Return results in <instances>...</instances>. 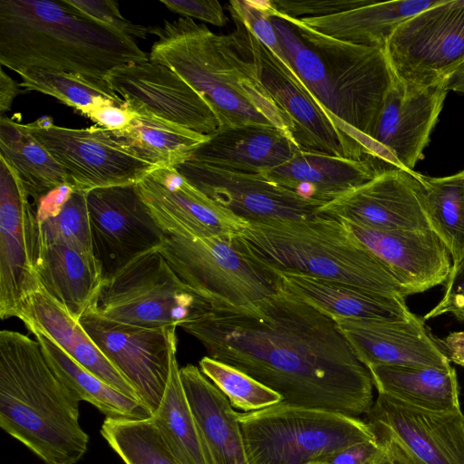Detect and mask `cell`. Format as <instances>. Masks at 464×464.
I'll list each match as a JSON object with an SVG mask.
<instances>
[{
  "label": "cell",
  "mask_w": 464,
  "mask_h": 464,
  "mask_svg": "<svg viewBox=\"0 0 464 464\" xmlns=\"http://www.w3.org/2000/svg\"><path fill=\"white\" fill-rule=\"evenodd\" d=\"M15 72L25 91H36L53 96L74 108L82 115L103 104L125 106V102L112 92L90 82L82 76L41 68H23Z\"/></svg>",
  "instance_id": "cell-37"
},
{
  "label": "cell",
  "mask_w": 464,
  "mask_h": 464,
  "mask_svg": "<svg viewBox=\"0 0 464 464\" xmlns=\"http://www.w3.org/2000/svg\"><path fill=\"white\" fill-rule=\"evenodd\" d=\"M231 16L262 83L293 122L292 136L298 148L355 160L368 159L356 132L324 109L294 69L285 66L237 16Z\"/></svg>",
  "instance_id": "cell-11"
},
{
  "label": "cell",
  "mask_w": 464,
  "mask_h": 464,
  "mask_svg": "<svg viewBox=\"0 0 464 464\" xmlns=\"http://www.w3.org/2000/svg\"><path fill=\"white\" fill-rule=\"evenodd\" d=\"M378 450L379 442L375 439L348 446L309 464H366Z\"/></svg>",
  "instance_id": "cell-48"
},
{
  "label": "cell",
  "mask_w": 464,
  "mask_h": 464,
  "mask_svg": "<svg viewBox=\"0 0 464 464\" xmlns=\"http://www.w3.org/2000/svg\"><path fill=\"white\" fill-rule=\"evenodd\" d=\"M448 313L459 321H464V256L452 264L443 297L423 319H432Z\"/></svg>",
  "instance_id": "cell-45"
},
{
  "label": "cell",
  "mask_w": 464,
  "mask_h": 464,
  "mask_svg": "<svg viewBox=\"0 0 464 464\" xmlns=\"http://www.w3.org/2000/svg\"><path fill=\"white\" fill-rule=\"evenodd\" d=\"M79 397L58 377L41 344L19 332H0V427L46 464H76L88 434Z\"/></svg>",
  "instance_id": "cell-4"
},
{
  "label": "cell",
  "mask_w": 464,
  "mask_h": 464,
  "mask_svg": "<svg viewBox=\"0 0 464 464\" xmlns=\"http://www.w3.org/2000/svg\"><path fill=\"white\" fill-rule=\"evenodd\" d=\"M447 92L444 82L420 86L395 76L369 135L368 157L382 171H414Z\"/></svg>",
  "instance_id": "cell-13"
},
{
  "label": "cell",
  "mask_w": 464,
  "mask_h": 464,
  "mask_svg": "<svg viewBox=\"0 0 464 464\" xmlns=\"http://www.w3.org/2000/svg\"><path fill=\"white\" fill-rule=\"evenodd\" d=\"M277 274L284 291L334 319L408 320L413 314L408 309L405 298L309 275Z\"/></svg>",
  "instance_id": "cell-28"
},
{
  "label": "cell",
  "mask_w": 464,
  "mask_h": 464,
  "mask_svg": "<svg viewBox=\"0 0 464 464\" xmlns=\"http://www.w3.org/2000/svg\"><path fill=\"white\" fill-rule=\"evenodd\" d=\"M179 372L208 464H247L238 412L228 399L197 366Z\"/></svg>",
  "instance_id": "cell-27"
},
{
  "label": "cell",
  "mask_w": 464,
  "mask_h": 464,
  "mask_svg": "<svg viewBox=\"0 0 464 464\" xmlns=\"http://www.w3.org/2000/svg\"><path fill=\"white\" fill-rule=\"evenodd\" d=\"M442 1H375L371 5L331 16L298 20L334 39L385 51L390 37L402 23Z\"/></svg>",
  "instance_id": "cell-31"
},
{
  "label": "cell",
  "mask_w": 464,
  "mask_h": 464,
  "mask_svg": "<svg viewBox=\"0 0 464 464\" xmlns=\"http://www.w3.org/2000/svg\"><path fill=\"white\" fill-rule=\"evenodd\" d=\"M174 169L214 203L248 224L312 218L324 205L261 174L233 172L188 160Z\"/></svg>",
  "instance_id": "cell-17"
},
{
  "label": "cell",
  "mask_w": 464,
  "mask_h": 464,
  "mask_svg": "<svg viewBox=\"0 0 464 464\" xmlns=\"http://www.w3.org/2000/svg\"><path fill=\"white\" fill-rule=\"evenodd\" d=\"M136 185L166 236L232 238L249 225L214 203L174 168H158Z\"/></svg>",
  "instance_id": "cell-19"
},
{
  "label": "cell",
  "mask_w": 464,
  "mask_h": 464,
  "mask_svg": "<svg viewBox=\"0 0 464 464\" xmlns=\"http://www.w3.org/2000/svg\"><path fill=\"white\" fill-rule=\"evenodd\" d=\"M0 157L16 171L34 204L53 188L68 184L61 166L25 124L5 116L0 117Z\"/></svg>",
  "instance_id": "cell-33"
},
{
  "label": "cell",
  "mask_w": 464,
  "mask_h": 464,
  "mask_svg": "<svg viewBox=\"0 0 464 464\" xmlns=\"http://www.w3.org/2000/svg\"><path fill=\"white\" fill-rule=\"evenodd\" d=\"M274 16L287 21L321 57L338 106V116L356 132L369 159V135L395 79L385 52L334 39L298 19Z\"/></svg>",
  "instance_id": "cell-9"
},
{
  "label": "cell",
  "mask_w": 464,
  "mask_h": 464,
  "mask_svg": "<svg viewBox=\"0 0 464 464\" xmlns=\"http://www.w3.org/2000/svg\"><path fill=\"white\" fill-rule=\"evenodd\" d=\"M180 327L285 403L353 417L372 406L371 373L335 320L282 288L244 306L208 302Z\"/></svg>",
  "instance_id": "cell-1"
},
{
  "label": "cell",
  "mask_w": 464,
  "mask_h": 464,
  "mask_svg": "<svg viewBox=\"0 0 464 464\" xmlns=\"http://www.w3.org/2000/svg\"><path fill=\"white\" fill-rule=\"evenodd\" d=\"M272 24L295 72L314 98L339 118L338 106L321 57L301 39L287 21L272 16Z\"/></svg>",
  "instance_id": "cell-39"
},
{
  "label": "cell",
  "mask_w": 464,
  "mask_h": 464,
  "mask_svg": "<svg viewBox=\"0 0 464 464\" xmlns=\"http://www.w3.org/2000/svg\"><path fill=\"white\" fill-rule=\"evenodd\" d=\"M202 373L228 399L233 408L245 412L259 411L284 401L282 395L246 372L204 356L199 361Z\"/></svg>",
  "instance_id": "cell-40"
},
{
  "label": "cell",
  "mask_w": 464,
  "mask_h": 464,
  "mask_svg": "<svg viewBox=\"0 0 464 464\" xmlns=\"http://www.w3.org/2000/svg\"><path fill=\"white\" fill-rule=\"evenodd\" d=\"M36 274L41 288L77 321L96 306L103 276L95 257L65 245H43Z\"/></svg>",
  "instance_id": "cell-29"
},
{
  "label": "cell",
  "mask_w": 464,
  "mask_h": 464,
  "mask_svg": "<svg viewBox=\"0 0 464 464\" xmlns=\"http://www.w3.org/2000/svg\"><path fill=\"white\" fill-rule=\"evenodd\" d=\"M373 431L385 432L423 464H464V414L407 407L378 393L367 412Z\"/></svg>",
  "instance_id": "cell-21"
},
{
  "label": "cell",
  "mask_w": 464,
  "mask_h": 464,
  "mask_svg": "<svg viewBox=\"0 0 464 464\" xmlns=\"http://www.w3.org/2000/svg\"><path fill=\"white\" fill-rule=\"evenodd\" d=\"M25 127L61 166L73 190L134 184L159 168L115 130L61 127L48 116Z\"/></svg>",
  "instance_id": "cell-10"
},
{
  "label": "cell",
  "mask_w": 464,
  "mask_h": 464,
  "mask_svg": "<svg viewBox=\"0 0 464 464\" xmlns=\"http://www.w3.org/2000/svg\"><path fill=\"white\" fill-rule=\"evenodd\" d=\"M208 304L155 248L103 279L95 309L113 321L161 328L180 326L204 311Z\"/></svg>",
  "instance_id": "cell-8"
},
{
  "label": "cell",
  "mask_w": 464,
  "mask_h": 464,
  "mask_svg": "<svg viewBox=\"0 0 464 464\" xmlns=\"http://www.w3.org/2000/svg\"><path fill=\"white\" fill-rule=\"evenodd\" d=\"M101 434L125 464H179L151 417L143 420L106 418Z\"/></svg>",
  "instance_id": "cell-38"
},
{
  "label": "cell",
  "mask_w": 464,
  "mask_h": 464,
  "mask_svg": "<svg viewBox=\"0 0 464 464\" xmlns=\"http://www.w3.org/2000/svg\"><path fill=\"white\" fill-rule=\"evenodd\" d=\"M168 9L186 18H197L217 26L227 23L222 5L218 1L160 0Z\"/></svg>",
  "instance_id": "cell-46"
},
{
  "label": "cell",
  "mask_w": 464,
  "mask_h": 464,
  "mask_svg": "<svg viewBox=\"0 0 464 464\" xmlns=\"http://www.w3.org/2000/svg\"><path fill=\"white\" fill-rule=\"evenodd\" d=\"M334 320L366 367L378 364L451 367L437 339L415 314L408 320Z\"/></svg>",
  "instance_id": "cell-23"
},
{
  "label": "cell",
  "mask_w": 464,
  "mask_h": 464,
  "mask_svg": "<svg viewBox=\"0 0 464 464\" xmlns=\"http://www.w3.org/2000/svg\"><path fill=\"white\" fill-rule=\"evenodd\" d=\"M298 150L290 133L253 124L219 130L187 160L233 172L262 174L289 160Z\"/></svg>",
  "instance_id": "cell-24"
},
{
  "label": "cell",
  "mask_w": 464,
  "mask_h": 464,
  "mask_svg": "<svg viewBox=\"0 0 464 464\" xmlns=\"http://www.w3.org/2000/svg\"><path fill=\"white\" fill-rule=\"evenodd\" d=\"M149 59L133 38L82 16L65 0L0 1V63L12 71L72 73L112 92L106 81L111 70Z\"/></svg>",
  "instance_id": "cell-2"
},
{
  "label": "cell",
  "mask_w": 464,
  "mask_h": 464,
  "mask_svg": "<svg viewBox=\"0 0 464 464\" xmlns=\"http://www.w3.org/2000/svg\"><path fill=\"white\" fill-rule=\"evenodd\" d=\"M447 91L464 93V63L444 80Z\"/></svg>",
  "instance_id": "cell-53"
},
{
  "label": "cell",
  "mask_w": 464,
  "mask_h": 464,
  "mask_svg": "<svg viewBox=\"0 0 464 464\" xmlns=\"http://www.w3.org/2000/svg\"><path fill=\"white\" fill-rule=\"evenodd\" d=\"M179 370L174 350L167 386L151 419L179 464H208Z\"/></svg>",
  "instance_id": "cell-34"
},
{
  "label": "cell",
  "mask_w": 464,
  "mask_h": 464,
  "mask_svg": "<svg viewBox=\"0 0 464 464\" xmlns=\"http://www.w3.org/2000/svg\"><path fill=\"white\" fill-rule=\"evenodd\" d=\"M136 114L125 103L123 107L115 104H103L92 109L84 116L102 128L121 130L130 125Z\"/></svg>",
  "instance_id": "cell-49"
},
{
  "label": "cell",
  "mask_w": 464,
  "mask_h": 464,
  "mask_svg": "<svg viewBox=\"0 0 464 464\" xmlns=\"http://www.w3.org/2000/svg\"><path fill=\"white\" fill-rule=\"evenodd\" d=\"M382 172L370 159L355 160L299 149L289 160L261 175L306 199L326 204Z\"/></svg>",
  "instance_id": "cell-26"
},
{
  "label": "cell",
  "mask_w": 464,
  "mask_h": 464,
  "mask_svg": "<svg viewBox=\"0 0 464 464\" xmlns=\"http://www.w3.org/2000/svg\"><path fill=\"white\" fill-rule=\"evenodd\" d=\"M150 34L158 40L150 60L168 66L197 91L215 111L220 130L259 124L292 135L293 122L265 88L236 31L216 34L184 17L150 27Z\"/></svg>",
  "instance_id": "cell-3"
},
{
  "label": "cell",
  "mask_w": 464,
  "mask_h": 464,
  "mask_svg": "<svg viewBox=\"0 0 464 464\" xmlns=\"http://www.w3.org/2000/svg\"><path fill=\"white\" fill-rule=\"evenodd\" d=\"M230 14L237 16L247 29L287 67L293 68L280 45L272 24L269 0H233L229 2Z\"/></svg>",
  "instance_id": "cell-42"
},
{
  "label": "cell",
  "mask_w": 464,
  "mask_h": 464,
  "mask_svg": "<svg viewBox=\"0 0 464 464\" xmlns=\"http://www.w3.org/2000/svg\"><path fill=\"white\" fill-rule=\"evenodd\" d=\"M121 135L143 159L159 168L173 169L184 162L209 135H204L165 121L142 110Z\"/></svg>",
  "instance_id": "cell-35"
},
{
  "label": "cell",
  "mask_w": 464,
  "mask_h": 464,
  "mask_svg": "<svg viewBox=\"0 0 464 464\" xmlns=\"http://www.w3.org/2000/svg\"><path fill=\"white\" fill-rule=\"evenodd\" d=\"M86 193L73 190L56 215L39 222L43 245H65L95 257Z\"/></svg>",
  "instance_id": "cell-41"
},
{
  "label": "cell",
  "mask_w": 464,
  "mask_h": 464,
  "mask_svg": "<svg viewBox=\"0 0 464 464\" xmlns=\"http://www.w3.org/2000/svg\"><path fill=\"white\" fill-rule=\"evenodd\" d=\"M237 239L274 271L309 275L405 298L390 268L335 218L250 223Z\"/></svg>",
  "instance_id": "cell-5"
},
{
  "label": "cell",
  "mask_w": 464,
  "mask_h": 464,
  "mask_svg": "<svg viewBox=\"0 0 464 464\" xmlns=\"http://www.w3.org/2000/svg\"><path fill=\"white\" fill-rule=\"evenodd\" d=\"M111 90L131 111L152 115L204 135L220 130L207 101L168 66L150 59L111 70L106 76Z\"/></svg>",
  "instance_id": "cell-18"
},
{
  "label": "cell",
  "mask_w": 464,
  "mask_h": 464,
  "mask_svg": "<svg viewBox=\"0 0 464 464\" xmlns=\"http://www.w3.org/2000/svg\"><path fill=\"white\" fill-rule=\"evenodd\" d=\"M159 251L178 276L208 302L244 306L282 288L279 275L246 250L237 237L167 236Z\"/></svg>",
  "instance_id": "cell-7"
},
{
  "label": "cell",
  "mask_w": 464,
  "mask_h": 464,
  "mask_svg": "<svg viewBox=\"0 0 464 464\" xmlns=\"http://www.w3.org/2000/svg\"><path fill=\"white\" fill-rule=\"evenodd\" d=\"M379 450L366 464H423L391 435L374 431Z\"/></svg>",
  "instance_id": "cell-47"
},
{
  "label": "cell",
  "mask_w": 464,
  "mask_h": 464,
  "mask_svg": "<svg viewBox=\"0 0 464 464\" xmlns=\"http://www.w3.org/2000/svg\"><path fill=\"white\" fill-rule=\"evenodd\" d=\"M55 373L81 401L95 406L106 418L143 420L152 416L140 401L129 397L86 370L51 339L38 331H31Z\"/></svg>",
  "instance_id": "cell-32"
},
{
  "label": "cell",
  "mask_w": 464,
  "mask_h": 464,
  "mask_svg": "<svg viewBox=\"0 0 464 464\" xmlns=\"http://www.w3.org/2000/svg\"><path fill=\"white\" fill-rule=\"evenodd\" d=\"M341 222L362 246L390 268L407 295L446 283L452 267L451 257L435 231H382L347 221Z\"/></svg>",
  "instance_id": "cell-22"
},
{
  "label": "cell",
  "mask_w": 464,
  "mask_h": 464,
  "mask_svg": "<svg viewBox=\"0 0 464 464\" xmlns=\"http://www.w3.org/2000/svg\"><path fill=\"white\" fill-rule=\"evenodd\" d=\"M14 317L23 321L30 332L38 331L46 335L75 362L107 384L140 401L131 384L106 358L80 322L43 288L19 304Z\"/></svg>",
  "instance_id": "cell-25"
},
{
  "label": "cell",
  "mask_w": 464,
  "mask_h": 464,
  "mask_svg": "<svg viewBox=\"0 0 464 464\" xmlns=\"http://www.w3.org/2000/svg\"><path fill=\"white\" fill-rule=\"evenodd\" d=\"M372 0H269L271 15L292 19L331 16L374 3Z\"/></svg>",
  "instance_id": "cell-44"
},
{
  "label": "cell",
  "mask_w": 464,
  "mask_h": 464,
  "mask_svg": "<svg viewBox=\"0 0 464 464\" xmlns=\"http://www.w3.org/2000/svg\"><path fill=\"white\" fill-rule=\"evenodd\" d=\"M102 353L153 413L164 394L176 327L146 328L109 319L92 308L79 320Z\"/></svg>",
  "instance_id": "cell-14"
},
{
  "label": "cell",
  "mask_w": 464,
  "mask_h": 464,
  "mask_svg": "<svg viewBox=\"0 0 464 464\" xmlns=\"http://www.w3.org/2000/svg\"><path fill=\"white\" fill-rule=\"evenodd\" d=\"M40 225L16 171L0 157V317H14L19 304L38 291Z\"/></svg>",
  "instance_id": "cell-15"
},
{
  "label": "cell",
  "mask_w": 464,
  "mask_h": 464,
  "mask_svg": "<svg viewBox=\"0 0 464 464\" xmlns=\"http://www.w3.org/2000/svg\"><path fill=\"white\" fill-rule=\"evenodd\" d=\"M385 54L397 78L430 86L464 63V0H443L402 23Z\"/></svg>",
  "instance_id": "cell-12"
},
{
  "label": "cell",
  "mask_w": 464,
  "mask_h": 464,
  "mask_svg": "<svg viewBox=\"0 0 464 464\" xmlns=\"http://www.w3.org/2000/svg\"><path fill=\"white\" fill-rule=\"evenodd\" d=\"M20 83H17L8 74L1 70L0 72V116L8 111L14 98L21 92Z\"/></svg>",
  "instance_id": "cell-52"
},
{
  "label": "cell",
  "mask_w": 464,
  "mask_h": 464,
  "mask_svg": "<svg viewBox=\"0 0 464 464\" xmlns=\"http://www.w3.org/2000/svg\"><path fill=\"white\" fill-rule=\"evenodd\" d=\"M75 11L113 31L130 38L146 39L150 34V26L146 27L127 20L120 13L115 1L65 0Z\"/></svg>",
  "instance_id": "cell-43"
},
{
  "label": "cell",
  "mask_w": 464,
  "mask_h": 464,
  "mask_svg": "<svg viewBox=\"0 0 464 464\" xmlns=\"http://www.w3.org/2000/svg\"><path fill=\"white\" fill-rule=\"evenodd\" d=\"M92 249L103 279L137 256L163 244L166 234L151 216L136 183L86 193Z\"/></svg>",
  "instance_id": "cell-16"
},
{
  "label": "cell",
  "mask_w": 464,
  "mask_h": 464,
  "mask_svg": "<svg viewBox=\"0 0 464 464\" xmlns=\"http://www.w3.org/2000/svg\"><path fill=\"white\" fill-rule=\"evenodd\" d=\"M437 342L450 362L464 367V330L452 332Z\"/></svg>",
  "instance_id": "cell-51"
},
{
  "label": "cell",
  "mask_w": 464,
  "mask_h": 464,
  "mask_svg": "<svg viewBox=\"0 0 464 464\" xmlns=\"http://www.w3.org/2000/svg\"><path fill=\"white\" fill-rule=\"evenodd\" d=\"M247 464H309L377 439L359 417L280 402L238 412Z\"/></svg>",
  "instance_id": "cell-6"
},
{
  "label": "cell",
  "mask_w": 464,
  "mask_h": 464,
  "mask_svg": "<svg viewBox=\"0 0 464 464\" xmlns=\"http://www.w3.org/2000/svg\"><path fill=\"white\" fill-rule=\"evenodd\" d=\"M412 175L431 228L442 239L455 264L464 256V170L441 178L415 171Z\"/></svg>",
  "instance_id": "cell-36"
},
{
  "label": "cell",
  "mask_w": 464,
  "mask_h": 464,
  "mask_svg": "<svg viewBox=\"0 0 464 464\" xmlns=\"http://www.w3.org/2000/svg\"><path fill=\"white\" fill-rule=\"evenodd\" d=\"M68 184L61 185L41 197L33 208L39 222L56 215L72 193Z\"/></svg>",
  "instance_id": "cell-50"
},
{
  "label": "cell",
  "mask_w": 464,
  "mask_h": 464,
  "mask_svg": "<svg viewBox=\"0 0 464 464\" xmlns=\"http://www.w3.org/2000/svg\"><path fill=\"white\" fill-rule=\"evenodd\" d=\"M412 172L385 170L318 214L375 230H432Z\"/></svg>",
  "instance_id": "cell-20"
},
{
  "label": "cell",
  "mask_w": 464,
  "mask_h": 464,
  "mask_svg": "<svg viewBox=\"0 0 464 464\" xmlns=\"http://www.w3.org/2000/svg\"><path fill=\"white\" fill-rule=\"evenodd\" d=\"M378 393L415 410L434 413L460 411L459 388L453 367L370 365Z\"/></svg>",
  "instance_id": "cell-30"
}]
</instances>
